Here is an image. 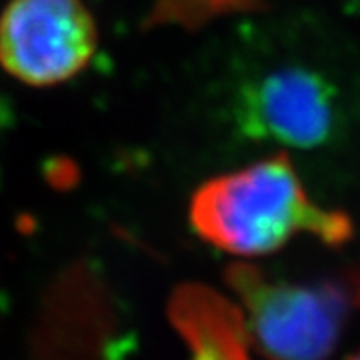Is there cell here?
Returning a JSON list of instances; mask_svg holds the SVG:
<instances>
[{"instance_id":"cell-4","label":"cell","mask_w":360,"mask_h":360,"mask_svg":"<svg viewBox=\"0 0 360 360\" xmlns=\"http://www.w3.org/2000/svg\"><path fill=\"white\" fill-rule=\"evenodd\" d=\"M234 116L252 141L312 150L338 134L342 104L336 84L307 65H281L246 80Z\"/></svg>"},{"instance_id":"cell-3","label":"cell","mask_w":360,"mask_h":360,"mask_svg":"<svg viewBox=\"0 0 360 360\" xmlns=\"http://www.w3.org/2000/svg\"><path fill=\"white\" fill-rule=\"evenodd\" d=\"M96 46L98 26L84 0H11L0 14V66L26 86L68 82Z\"/></svg>"},{"instance_id":"cell-2","label":"cell","mask_w":360,"mask_h":360,"mask_svg":"<svg viewBox=\"0 0 360 360\" xmlns=\"http://www.w3.org/2000/svg\"><path fill=\"white\" fill-rule=\"evenodd\" d=\"M226 278L250 342L269 360H326L354 310V292L333 281H274L250 264L232 266Z\"/></svg>"},{"instance_id":"cell-1","label":"cell","mask_w":360,"mask_h":360,"mask_svg":"<svg viewBox=\"0 0 360 360\" xmlns=\"http://www.w3.org/2000/svg\"><path fill=\"white\" fill-rule=\"evenodd\" d=\"M188 214L205 243L245 258L272 255L300 234L328 246L354 234L347 212L310 196L286 153L206 180L194 191Z\"/></svg>"},{"instance_id":"cell-5","label":"cell","mask_w":360,"mask_h":360,"mask_svg":"<svg viewBox=\"0 0 360 360\" xmlns=\"http://www.w3.org/2000/svg\"><path fill=\"white\" fill-rule=\"evenodd\" d=\"M347 360H360V350H359V352H354L352 356H348Z\"/></svg>"}]
</instances>
